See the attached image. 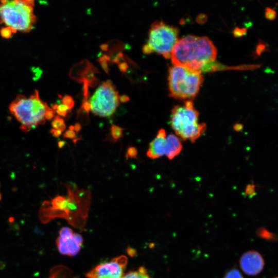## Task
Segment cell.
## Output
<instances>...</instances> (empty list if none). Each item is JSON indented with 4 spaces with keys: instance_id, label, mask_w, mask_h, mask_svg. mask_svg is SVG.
I'll return each mask as SVG.
<instances>
[{
    "instance_id": "cell-1",
    "label": "cell",
    "mask_w": 278,
    "mask_h": 278,
    "mask_svg": "<svg viewBox=\"0 0 278 278\" xmlns=\"http://www.w3.org/2000/svg\"><path fill=\"white\" fill-rule=\"evenodd\" d=\"M216 55V48L208 37L187 35L178 40L170 58L175 65L202 72Z\"/></svg>"
},
{
    "instance_id": "cell-2",
    "label": "cell",
    "mask_w": 278,
    "mask_h": 278,
    "mask_svg": "<svg viewBox=\"0 0 278 278\" xmlns=\"http://www.w3.org/2000/svg\"><path fill=\"white\" fill-rule=\"evenodd\" d=\"M50 108L41 99L37 91L28 97L19 95L9 107L11 113L20 123V129L25 132L44 124L45 113Z\"/></svg>"
},
{
    "instance_id": "cell-3",
    "label": "cell",
    "mask_w": 278,
    "mask_h": 278,
    "mask_svg": "<svg viewBox=\"0 0 278 278\" xmlns=\"http://www.w3.org/2000/svg\"><path fill=\"white\" fill-rule=\"evenodd\" d=\"M199 115L193 101L187 100L184 105L175 106L172 109L171 127L182 140L195 142L206 129L205 124L198 122Z\"/></svg>"
},
{
    "instance_id": "cell-4",
    "label": "cell",
    "mask_w": 278,
    "mask_h": 278,
    "mask_svg": "<svg viewBox=\"0 0 278 278\" xmlns=\"http://www.w3.org/2000/svg\"><path fill=\"white\" fill-rule=\"evenodd\" d=\"M33 1H2L0 4V21L17 31H30L35 23Z\"/></svg>"
},
{
    "instance_id": "cell-5",
    "label": "cell",
    "mask_w": 278,
    "mask_h": 278,
    "mask_svg": "<svg viewBox=\"0 0 278 278\" xmlns=\"http://www.w3.org/2000/svg\"><path fill=\"white\" fill-rule=\"evenodd\" d=\"M168 89L170 96L179 99L194 98L203 81L201 72L175 65L169 68Z\"/></svg>"
},
{
    "instance_id": "cell-6",
    "label": "cell",
    "mask_w": 278,
    "mask_h": 278,
    "mask_svg": "<svg viewBox=\"0 0 278 278\" xmlns=\"http://www.w3.org/2000/svg\"><path fill=\"white\" fill-rule=\"evenodd\" d=\"M179 29L162 21H156L150 27L147 43L143 47L146 54L156 53L165 58H170L172 48L178 39Z\"/></svg>"
},
{
    "instance_id": "cell-7",
    "label": "cell",
    "mask_w": 278,
    "mask_h": 278,
    "mask_svg": "<svg viewBox=\"0 0 278 278\" xmlns=\"http://www.w3.org/2000/svg\"><path fill=\"white\" fill-rule=\"evenodd\" d=\"M120 97L112 82L107 80L100 84L91 97L89 104L95 115L108 117L116 111Z\"/></svg>"
},
{
    "instance_id": "cell-8",
    "label": "cell",
    "mask_w": 278,
    "mask_h": 278,
    "mask_svg": "<svg viewBox=\"0 0 278 278\" xmlns=\"http://www.w3.org/2000/svg\"><path fill=\"white\" fill-rule=\"evenodd\" d=\"M127 262V257L120 255L97 265L85 275L88 278H123Z\"/></svg>"
},
{
    "instance_id": "cell-9",
    "label": "cell",
    "mask_w": 278,
    "mask_h": 278,
    "mask_svg": "<svg viewBox=\"0 0 278 278\" xmlns=\"http://www.w3.org/2000/svg\"><path fill=\"white\" fill-rule=\"evenodd\" d=\"M56 243L61 254L73 256L80 252L83 238L79 234L74 233L71 228L63 227L59 231Z\"/></svg>"
},
{
    "instance_id": "cell-10",
    "label": "cell",
    "mask_w": 278,
    "mask_h": 278,
    "mask_svg": "<svg viewBox=\"0 0 278 278\" xmlns=\"http://www.w3.org/2000/svg\"><path fill=\"white\" fill-rule=\"evenodd\" d=\"M262 256L255 251H249L242 255L239 265L242 270L247 275L254 276L259 274L264 266Z\"/></svg>"
},
{
    "instance_id": "cell-11",
    "label": "cell",
    "mask_w": 278,
    "mask_h": 278,
    "mask_svg": "<svg viewBox=\"0 0 278 278\" xmlns=\"http://www.w3.org/2000/svg\"><path fill=\"white\" fill-rule=\"evenodd\" d=\"M166 136L165 130L161 128L155 137L149 144L146 153L148 157L155 159L165 155Z\"/></svg>"
},
{
    "instance_id": "cell-12",
    "label": "cell",
    "mask_w": 278,
    "mask_h": 278,
    "mask_svg": "<svg viewBox=\"0 0 278 278\" xmlns=\"http://www.w3.org/2000/svg\"><path fill=\"white\" fill-rule=\"evenodd\" d=\"M182 144L179 137L169 134L166 136V150L165 155L169 160L178 156L182 151Z\"/></svg>"
},
{
    "instance_id": "cell-13",
    "label": "cell",
    "mask_w": 278,
    "mask_h": 278,
    "mask_svg": "<svg viewBox=\"0 0 278 278\" xmlns=\"http://www.w3.org/2000/svg\"><path fill=\"white\" fill-rule=\"evenodd\" d=\"M123 278H152L145 267L142 266L137 270L131 271L124 274Z\"/></svg>"
},
{
    "instance_id": "cell-14",
    "label": "cell",
    "mask_w": 278,
    "mask_h": 278,
    "mask_svg": "<svg viewBox=\"0 0 278 278\" xmlns=\"http://www.w3.org/2000/svg\"><path fill=\"white\" fill-rule=\"evenodd\" d=\"M257 235L260 238L269 241H275L277 239L276 235L268 231L264 228H259L257 231Z\"/></svg>"
},
{
    "instance_id": "cell-15",
    "label": "cell",
    "mask_w": 278,
    "mask_h": 278,
    "mask_svg": "<svg viewBox=\"0 0 278 278\" xmlns=\"http://www.w3.org/2000/svg\"><path fill=\"white\" fill-rule=\"evenodd\" d=\"M53 129L59 130L63 132L66 128L64 120L59 116L56 115L51 121Z\"/></svg>"
},
{
    "instance_id": "cell-16",
    "label": "cell",
    "mask_w": 278,
    "mask_h": 278,
    "mask_svg": "<svg viewBox=\"0 0 278 278\" xmlns=\"http://www.w3.org/2000/svg\"><path fill=\"white\" fill-rule=\"evenodd\" d=\"M124 128L117 125H112L110 128L111 134L114 141H117L121 138Z\"/></svg>"
},
{
    "instance_id": "cell-17",
    "label": "cell",
    "mask_w": 278,
    "mask_h": 278,
    "mask_svg": "<svg viewBox=\"0 0 278 278\" xmlns=\"http://www.w3.org/2000/svg\"><path fill=\"white\" fill-rule=\"evenodd\" d=\"M52 109L56 112L59 116H65L67 114L68 110V108L62 103L53 105Z\"/></svg>"
},
{
    "instance_id": "cell-18",
    "label": "cell",
    "mask_w": 278,
    "mask_h": 278,
    "mask_svg": "<svg viewBox=\"0 0 278 278\" xmlns=\"http://www.w3.org/2000/svg\"><path fill=\"white\" fill-rule=\"evenodd\" d=\"M224 278H244L240 272L236 269L230 270L225 275Z\"/></svg>"
},
{
    "instance_id": "cell-19",
    "label": "cell",
    "mask_w": 278,
    "mask_h": 278,
    "mask_svg": "<svg viewBox=\"0 0 278 278\" xmlns=\"http://www.w3.org/2000/svg\"><path fill=\"white\" fill-rule=\"evenodd\" d=\"M13 33H15L10 27L6 26L0 30V34L2 37L9 38Z\"/></svg>"
},
{
    "instance_id": "cell-20",
    "label": "cell",
    "mask_w": 278,
    "mask_h": 278,
    "mask_svg": "<svg viewBox=\"0 0 278 278\" xmlns=\"http://www.w3.org/2000/svg\"><path fill=\"white\" fill-rule=\"evenodd\" d=\"M62 103L65 105L68 110H71L74 105V101L70 96L66 95L62 99Z\"/></svg>"
},
{
    "instance_id": "cell-21",
    "label": "cell",
    "mask_w": 278,
    "mask_h": 278,
    "mask_svg": "<svg viewBox=\"0 0 278 278\" xmlns=\"http://www.w3.org/2000/svg\"><path fill=\"white\" fill-rule=\"evenodd\" d=\"M138 154L137 149L134 147H130L128 148L126 153V159L128 160V158L136 159Z\"/></svg>"
},
{
    "instance_id": "cell-22",
    "label": "cell",
    "mask_w": 278,
    "mask_h": 278,
    "mask_svg": "<svg viewBox=\"0 0 278 278\" xmlns=\"http://www.w3.org/2000/svg\"><path fill=\"white\" fill-rule=\"evenodd\" d=\"M255 185L253 184L248 185L246 188V194L251 197L255 195Z\"/></svg>"
},
{
    "instance_id": "cell-23",
    "label": "cell",
    "mask_w": 278,
    "mask_h": 278,
    "mask_svg": "<svg viewBox=\"0 0 278 278\" xmlns=\"http://www.w3.org/2000/svg\"><path fill=\"white\" fill-rule=\"evenodd\" d=\"M265 14L267 18L269 19H273L276 15V13L273 9L267 8L266 9Z\"/></svg>"
},
{
    "instance_id": "cell-24",
    "label": "cell",
    "mask_w": 278,
    "mask_h": 278,
    "mask_svg": "<svg viewBox=\"0 0 278 278\" xmlns=\"http://www.w3.org/2000/svg\"><path fill=\"white\" fill-rule=\"evenodd\" d=\"M76 136V133L73 130H68L66 131L64 134L63 137L64 138H74Z\"/></svg>"
},
{
    "instance_id": "cell-25",
    "label": "cell",
    "mask_w": 278,
    "mask_h": 278,
    "mask_svg": "<svg viewBox=\"0 0 278 278\" xmlns=\"http://www.w3.org/2000/svg\"><path fill=\"white\" fill-rule=\"evenodd\" d=\"M55 112L51 109L50 108L48 110L45 115V119L50 120L52 119L55 115Z\"/></svg>"
},
{
    "instance_id": "cell-26",
    "label": "cell",
    "mask_w": 278,
    "mask_h": 278,
    "mask_svg": "<svg viewBox=\"0 0 278 278\" xmlns=\"http://www.w3.org/2000/svg\"><path fill=\"white\" fill-rule=\"evenodd\" d=\"M50 132L52 134V135L55 137H59L62 133V132L59 130L51 129L50 130Z\"/></svg>"
},
{
    "instance_id": "cell-27",
    "label": "cell",
    "mask_w": 278,
    "mask_h": 278,
    "mask_svg": "<svg viewBox=\"0 0 278 278\" xmlns=\"http://www.w3.org/2000/svg\"><path fill=\"white\" fill-rule=\"evenodd\" d=\"M233 128L236 131H240L242 129L243 126L241 124H236Z\"/></svg>"
},
{
    "instance_id": "cell-28",
    "label": "cell",
    "mask_w": 278,
    "mask_h": 278,
    "mask_svg": "<svg viewBox=\"0 0 278 278\" xmlns=\"http://www.w3.org/2000/svg\"><path fill=\"white\" fill-rule=\"evenodd\" d=\"M74 127V131L78 132L81 129V127L80 124L76 123Z\"/></svg>"
},
{
    "instance_id": "cell-29",
    "label": "cell",
    "mask_w": 278,
    "mask_h": 278,
    "mask_svg": "<svg viewBox=\"0 0 278 278\" xmlns=\"http://www.w3.org/2000/svg\"><path fill=\"white\" fill-rule=\"evenodd\" d=\"M66 143L64 141H59L58 142V146L59 148H62L65 145Z\"/></svg>"
},
{
    "instance_id": "cell-30",
    "label": "cell",
    "mask_w": 278,
    "mask_h": 278,
    "mask_svg": "<svg viewBox=\"0 0 278 278\" xmlns=\"http://www.w3.org/2000/svg\"><path fill=\"white\" fill-rule=\"evenodd\" d=\"M2 199V195H1V193L0 192V201Z\"/></svg>"
},
{
    "instance_id": "cell-31",
    "label": "cell",
    "mask_w": 278,
    "mask_h": 278,
    "mask_svg": "<svg viewBox=\"0 0 278 278\" xmlns=\"http://www.w3.org/2000/svg\"><path fill=\"white\" fill-rule=\"evenodd\" d=\"M275 278H277V277H275Z\"/></svg>"
}]
</instances>
